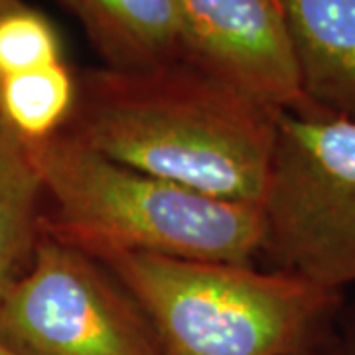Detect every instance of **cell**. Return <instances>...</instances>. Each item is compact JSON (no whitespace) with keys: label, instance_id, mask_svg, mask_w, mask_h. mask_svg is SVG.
<instances>
[{"label":"cell","instance_id":"6da1fadb","mask_svg":"<svg viewBox=\"0 0 355 355\" xmlns=\"http://www.w3.org/2000/svg\"><path fill=\"white\" fill-rule=\"evenodd\" d=\"M71 113L69 135L119 164L217 200L263 202L282 111L184 60L93 69Z\"/></svg>","mask_w":355,"mask_h":355},{"label":"cell","instance_id":"7a4b0ae2","mask_svg":"<svg viewBox=\"0 0 355 355\" xmlns=\"http://www.w3.org/2000/svg\"><path fill=\"white\" fill-rule=\"evenodd\" d=\"M30 146L42 188L55 203L51 235L93 259L150 253L247 265L263 247V217L254 205L119 164L69 132Z\"/></svg>","mask_w":355,"mask_h":355},{"label":"cell","instance_id":"3957f363","mask_svg":"<svg viewBox=\"0 0 355 355\" xmlns=\"http://www.w3.org/2000/svg\"><path fill=\"white\" fill-rule=\"evenodd\" d=\"M103 263L148 320L162 355H314L340 306L291 272L111 253Z\"/></svg>","mask_w":355,"mask_h":355},{"label":"cell","instance_id":"277c9868","mask_svg":"<svg viewBox=\"0 0 355 355\" xmlns=\"http://www.w3.org/2000/svg\"><path fill=\"white\" fill-rule=\"evenodd\" d=\"M259 209L279 270L324 291L355 284V121L282 111Z\"/></svg>","mask_w":355,"mask_h":355},{"label":"cell","instance_id":"5b68a950","mask_svg":"<svg viewBox=\"0 0 355 355\" xmlns=\"http://www.w3.org/2000/svg\"><path fill=\"white\" fill-rule=\"evenodd\" d=\"M0 340L20 355H162L139 306L53 235L2 298Z\"/></svg>","mask_w":355,"mask_h":355},{"label":"cell","instance_id":"8992f818","mask_svg":"<svg viewBox=\"0 0 355 355\" xmlns=\"http://www.w3.org/2000/svg\"><path fill=\"white\" fill-rule=\"evenodd\" d=\"M182 60L275 111H318L304 95L279 0H178Z\"/></svg>","mask_w":355,"mask_h":355},{"label":"cell","instance_id":"52a82bcc","mask_svg":"<svg viewBox=\"0 0 355 355\" xmlns=\"http://www.w3.org/2000/svg\"><path fill=\"white\" fill-rule=\"evenodd\" d=\"M308 103L355 121V0H279Z\"/></svg>","mask_w":355,"mask_h":355},{"label":"cell","instance_id":"ba28073f","mask_svg":"<svg viewBox=\"0 0 355 355\" xmlns=\"http://www.w3.org/2000/svg\"><path fill=\"white\" fill-rule=\"evenodd\" d=\"M107 67L135 71L182 60L178 0H60Z\"/></svg>","mask_w":355,"mask_h":355},{"label":"cell","instance_id":"9c48e42d","mask_svg":"<svg viewBox=\"0 0 355 355\" xmlns=\"http://www.w3.org/2000/svg\"><path fill=\"white\" fill-rule=\"evenodd\" d=\"M42 191L30 142L0 121V302L32 263Z\"/></svg>","mask_w":355,"mask_h":355},{"label":"cell","instance_id":"30bf717a","mask_svg":"<svg viewBox=\"0 0 355 355\" xmlns=\"http://www.w3.org/2000/svg\"><path fill=\"white\" fill-rule=\"evenodd\" d=\"M76 83L62 62L2 77V119L24 140L51 137L71 114Z\"/></svg>","mask_w":355,"mask_h":355},{"label":"cell","instance_id":"8fae6325","mask_svg":"<svg viewBox=\"0 0 355 355\" xmlns=\"http://www.w3.org/2000/svg\"><path fill=\"white\" fill-rule=\"evenodd\" d=\"M60 62V44L50 22L26 6L0 14V76L22 73Z\"/></svg>","mask_w":355,"mask_h":355},{"label":"cell","instance_id":"7c38bea8","mask_svg":"<svg viewBox=\"0 0 355 355\" xmlns=\"http://www.w3.org/2000/svg\"><path fill=\"white\" fill-rule=\"evenodd\" d=\"M322 355H355V331L345 336L343 342L334 343L331 347H326Z\"/></svg>","mask_w":355,"mask_h":355},{"label":"cell","instance_id":"4fadbf2b","mask_svg":"<svg viewBox=\"0 0 355 355\" xmlns=\"http://www.w3.org/2000/svg\"><path fill=\"white\" fill-rule=\"evenodd\" d=\"M22 2L20 0H0V14L6 12V10H12L16 6H20Z\"/></svg>","mask_w":355,"mask_h":355},{"label":"cell","instance_id":"5bb4252c","mask_svg":"<svg viewBox=\"0 0 355 355\" xmlns=\"http://www.w3.org/2000/svg\"><path fill=\"white\" fill-rule=\"evenodd\" d=\"M0 355H20V354H16L14 349H10V347H8L6 343L0 340Z\"/></svg>","mask_w":355,"mask_h":355},{"label":"cell","instance_id":"9a60e30c","mask_svg":"<svg viewBox=\"0 0 355 355\" xmlns=\"http://www.w3.org/2000/svg\"><path fill=\"white\" fill-rule=\"evenodd\" d=\"M0 85H2V76H0ZM0 121H4V119H2V109H0Z\"/></svg>","mask_w":355,"mask_h":355}]
</instances>
